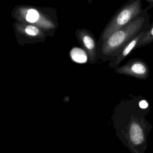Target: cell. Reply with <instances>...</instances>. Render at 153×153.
<instances>
[{"label": "cell", "instance_id": "277c9868", "mask_svg": "<svg viewBox=\"0 0 153 153\" xmlns=\"http://www.w3.org/2000/svg\"><path fill=\"white\" fill-rule=\"evenodd\" d=\"M146 125L143 120L131 117L126 131V137L131 148L143 146L146 143Z\"/></svg>", "mask_w": 153, "mask_h": 153}, {"label": "cell", "instance_id": "52a82bcc", "mask_svg": "<svg viewBox=\"0 0 153 153\" xmlns=\"http://www.w3.org/2000/svg\"><path fill=\"white\" fill-rule=\"evenodd\" d=\"M71 56L74 61L80 63H85L87 60L85 52L79 48H74L71 51Z\"/></svg>", "mask_w": 153, "mask_h": 153}, {"label": "cell", "instance_id": "5b68a950", "mask_svg": "<svg viewBox=\"0 0 153 153\" xmlns=\"http://www.w3.org/2000/svg\"><path fill=\"white\" fill-rule=\"evenodd\" d=\"M146 30L141 32L135 37L131 39L115 54V55L110 60V63L109 64V68L115 69L119 66L121 62L131 53V51L136 49L140 39Z\"/></svg>", "mask_w": 153, "mask_h": 153}, {"label": "cell", "instance_id": "8992f818", "mask_svg": "<svg viewBox=\"0 0 153 153\" xmlns=\"http://www.w3.org/2000/svg\"><path fill=\"white\" fill-rule=\"evenodd\" d=\"M153 42V22L149 25L148 29L142 35L136 49L146 46Z\"/></svg>", "mask_w": 153, "mask_h": 153}, {"label": "cell", "instance_id": "9c48e42d", "mask_svg": "<svg viewBox=\"0 0 153 153\" xmlns=\"http://www.w3.org/2000/svg\"><path fill=\"white\" fill-rule=\"evenodd\" d=\"M39 18V14L37 11L33 9H30L27 11V14H26V20L30 23H33Z\"/></svg>", "mask_w": 153, "mask_h": 153}, {"label": "cell", "instance_id": "30bf717a", "mask_svg": "<svg viewBox=\"0 0 153 153\" xmlns=\"http://www.w3.org/2000/svg\"><path fill=\"white\" fill-rule=\"evenodd\" d=\"M25 31L26 32V33H27L29 35H32V36H35L36 35H37L39 32L38 29L33 26H28L26 27L25 29Z\"/></svg>", "mask_w": 153, "mask_h": 153}, {"label": "cell", "instance_id": "3957f363", "mask_svg": "<svg viewBox=\"0 0 153 153\" xmlns=\"http://www.w3.org/2000/svg\"><path fill=\"white\" fill-rule=\"evenodd\" d=\"M116 74L133 77L139 79H146L149 75L150 69L146 62L140 58H133L124 65L114 69Z\"/></svg>", "mask_w": 153, "mask_h": 153}, {"label": "cell", "instance_id": "ba28073f", "mask_svg": "<svg viewBox=\"0 0 153 153\" xmlns=\"http://www.w3.org/2000/svg\"><path fill=\"white\" fill-rule=\"evenodd\" d=\"M83 42L85 47L88 50L94 51L96 47V44L94 39L91 36L89 35L84 36L83 38Z\"/></svg>", "mask_w": 153, "mask_h": 153}, {"label": "cell", "instance_id": "7a4b0ae2", "mask_svg": "<svg viewBox=\"0 0 153 153\" xmlns=\"http://www.w3.org/2000/svg\"><path fill=\"white\" fill-rule=\"evenodd\" d=\"M142 0H128L114 14L101 36L102 42L112 33L125 26L137 18L143 11Z\"/></svg>", "mask_w": 153, "mask_h": 153}, {"label": "cell", "instance_id": "8fae6325", "mask_svg": "<svg viewBox=\"0 0 153 153\" xmlns=\"http://www.w3.org/2000/svg\"><path fill=\"white\" fill-rule=\"evenodd\" d=\"M144 1H145L146 2H147L149 4L148 6L146 8H145V9L146 10L148 11L149 9L153 8V0H144Z\"/></svg>", "mask_w": 153, "mask_h": 153}, {"label": "cell", "instance_id": "6da1fadb", "mask_svg": "<svg viewBox=\"0 0 153 153\" xmlns=\"http://www.w3.org/2000/svg\"><path fill=\"white\" fill-rule=\"evenodd\" d=\"M148 11L145 8L130 23L112 33L102 42L100 54L103 60H111L115 54L131 39L148 29L150 25Z\"/></svg>", "mask_w": 153, "mask_h": 153}]
</instances>
